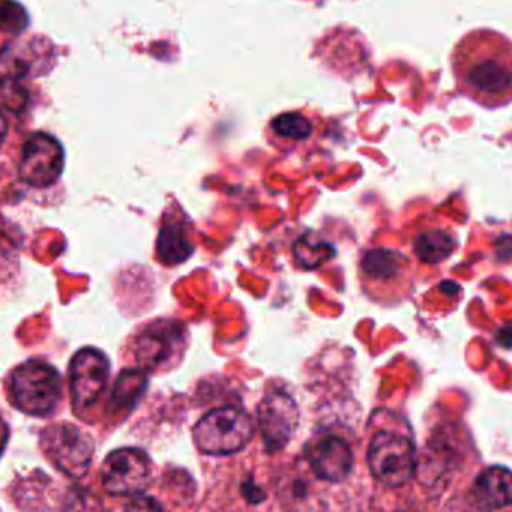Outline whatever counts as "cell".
I'll use <instances>...</instances> for the list:
<instances>
[{"mask_svg":"<svg viewBox=\"0 0 512 512\" xmlns=\"http://www.w3.org/2000/svg\"><path fill=\"white\" fill-rule=\"evenodd\" d=\"M12 403L20 411L35 417H44L56 409L62 396L59 372L44 361L30 360L12 372Z\"/></svg>","mask_w":512,"mask_h":512,"instance_id":"obj_2","label":"cell"},{"mask_svg":"<svg viewBox=\"0 0 512 512\" xmlns=\"http://www.w3.org/2000/svg\"><path fill=\"white\" fill-rule=\"evenodd\" d=\"M256 415L265 450L271 454L283 450L289 444L300 423L297 403L285 393L264 397Z\"/></svg>","mask_w":512,"mask_h":512,"instance_id":"obj_10","label":"cell"},{"mask_svg":"<svg viewBox=\"0 0 512 512\" xmlns=\"http://www.w3.org/2000/svg\"><path fill=\"white\" fill-rule=\"evenodd\" d=\"M361 271L394 301L405 298L414 286L411 261L394 249H370L361 258Z\"/></svg>","mask_w":512,"mask_h":512,"instance_id":"obj_8","label":"cell"},{"mask_svg":"<svg viewBox=\"0 0 512 512\" xmlns=\"http://www.w3.org/2000/svg\"><path fill=\"white\" fill-rule=\"evenodd\" d=\"M26 24V12L17 3L6 2L0 5V27L11 32H20Z\"/></svg>","mask_w":512,"mask_h":512,"instance_id":"obj_21","label":"cell"},{"mask_svg":"<svg viewBox=\"0 0 512 512\" xmlns=\"http://www.w3.org/2000/svg\"><path fill=\"white\" fill-rule=\"evenodd\" d=\"M242 493L251 504H259V502L264 501L265 498V493L262 492L256 484L252 483V481L242 484Z\"/></svg>","mask_w":512,"mask_h":512,"instance_id":"obj_23","label":"cell"},{"mask_svg":"<svg viewBox=\"0 0 512 512\" xmlns=\"http://www.w3.org/2000/svg\"><path fill=\"white\" fill-rule=\"evenodd\" d=\"M41 445L45 456L68 477H84L92 465L93 439L72 424H56L45 429Z\"/></svg>","mask_w":512,"mask_h":512,"instance_id":"obj_5","label":"cell"},{"mask_svg":"<svg viewBox=\"0 0 512 512\" xmlns=\"http://www.w3.org/2000/svg\"><path fill=\"white\" fill-rule=\"evenodd\" d=\"M27 101V93L17 80H0V102L8 110L20 111Z\"/></svg>","mask_w":512,"mask_h":512,"instance_id":"obj_20","label":"cell"},{"mask_svg":"<svg viewBox=\"0 0 512 512\" xmlns=\"http://www.w3.org/2000/svg\"><path fill=\"white\" fill-rule=\"evenodd\" d=\"M63 512H102L101 502L84 489H72L66 495Z\"/></svg>","mask_w":512,"mask_h":512,"instance_id":"obj_19","label":"cell"},{"mask_svg":"<svg viewBox=\"0 0 512 512\" xmlns=\"http://www.w3.org/2000/svg\"><path fill=\"white\" fill-rule=\"evenodd\" d=\"M147 387L146 373L141 370H125L117 379L111 396V406L114 411H129L137 405Z\"/></svg>","mask_w":512,"mask_h":512,"instance_id":"obj_17","label":"cell"},{"mask_svg":"<svg viewBox=\"0 0 512 512\" xmlns=\"http://www.w3.org/2000/svg\"><path fill=\"white\" fill-rule=\"evenodd\" d=\"M14 255V245L8 234L0 228V262L8 261Z\"/></svg>","mask_w":512,"mask_h":512,"instance_id":"obj_24","label":"cell"},{"mask_svg":"<svg viewBox=\"0 0 512 512\" xmlns=\"http://www.w3.org/2000/svg\"><path fill=\"white\" fill-rule=\"evenodd\" d=\"M125 512H165L164 508L150 496L137 495L128 505Z\"/></svg>","mask_w":512,"mask_h":512,"instance_id":"obj_22","label":"cell"},{"mask_svg":"<svg viewBox=\"0 0 512 512\" xmlns=\"http://www.w3.org/2000/svg\"><path fill=\"white\" fill-rule=\"evenodd\" d=\"M65 153L62 144L47 134H35L24 144L21 152V180L33 188H48L62 176Z\"/></svg>","mask_w":512,"mask_h":512,"instance_id":"obj_7","label":"cell"},{"mask_svg":"<svg viewBox=\"0 0 512 512\" xmlns=\"http://www.w3.org/2000/svg\"><path fill=\"white\" fill-rule=\"evenodd\" d=\"M185 345V328L176 322H156L137 340L135 357L144 369H159L170 363Z\"/></svg>","mask_w":512,"mask_h":512,"instance_id":"obj_13","label":"cell"},{"mask_svg":"<svg viewBox=\"0 0 512 512\" xmlns=\"http://www.w3.org/2000/svg\"><path fill=\"white\" fill-rule=\"evenodd\" d=\"M194 252L185 227L179 222H167L159 231L158 255L164 264L177 265L189 258Z\"/></svg>","mask_w":512,"mask_h":512,"instance_id":"obj_16","label":"cell"},{"mask_svg":"<svg viewBox=\"0 0 512 512\" xmlns=\"http://www.w3.org/2000/svg\"><path fill=\"white\" fill-rule=\"evenodd\" d=\"M271 128L279 137L295 141L306 140L313 129L312 123L303 114L298 113L280 114L271 123Z\"/></svg>","mask_w":512,"mask_h":512,"instance_id":"obj_18","label":"cell"},{"mask_svg":"<svg viewBox=\"0 0 512 512\" xmlns=\"http://www.w3.org/2000/svg\"><path fill=\"white\" fill-rule=\"evenodd\" d=\"M472 498L483 511L499 510L512 504V472L495 466L475 480Z\"/></svg>","mask_w":512,"mask_h":512,"instance_id":"obj_14","label":"cell"},{"mask_svg":"<svg viewBox=\"0 0 512 512\" xmlns=\"http://www.w3.org/2000/svg\"><path fill=\"white\" fill-rule=\"evenodd\" d=\"M150 460L140 448H119L108 454L101 469L102 486L113 496H137L150 481Z\"/></svg>","mask_w":512,"mask_h":512,"instance_id":"obj_6","label":"cell"},{"mask_svg":"<svg viewBox=\"0 0 512 512\" xmlns=\"http://www.w3.org/2000/svg\"><path fill=\"white\" fill-rule=\"evenodd\" d=\"M254 424L251 417L234 406L213 409L204 415L194 429V441L201 453L230 456L251 442Z\"/></svg>","mask_w":512,"mask_h":512,"instance_id":"obj_3","label":"cell"},{"mask_svg":"<svg viewBox=\"0 0 512 512\" xmlns=\"http://www.w3.org/2000/svg\"><path fill=\"white\" fill-rule=\"evenodd\" d=\"M306 459L319 480L340 483L351 474L354 454L348 442L336 435L319 436L306 447Z\"/></svg>","mask_w":512,"mask_h":512,"instance_id":"obj_12","label":"cell"},{"mask_svg":"<svg viewBox=\"0 0 512 512\" xmlns=\"http://www.w3.org/2000/svg\"><path fill=\"white\" fill-rule=\"evenodd\" d=\"M6 134H8V122H6L5 117L0 114V146H2Z\"/></svg>","mask_w":512,"mask_h":512,"instance_id":"obj_26","label":"cell"},{"mask_svg":"<svg viewBox=\"0 0 512 512\" xmlns=\"http://www.w3.org/2000/svg\"><path fill=\"white\" fill-rule=\"evenodd\" d=\"M457 90L490 110L512 102V41L504 33L477 29L463 36L451 56Z\"/></svg>","mask_w":512,"mask_h":512,"instance_id":"obj_1","label":"cell"},{"mask_svg":"<svg viewBox=\"0 0 512 512\" xmlns=\"http://www.w3.org/2000/svg\"><path fill=\"white\" fill-rule=\"evenodd\" d=\"M110 363L98 349L78 351L69 366V385L77 409L92 408L107 387Z\"/></svg>","mask_w":512,"mask_h":512,"instance_id":"obj_9","label":"cell"},{"mask_svg":"<svg viewBox=\"0 0 512 512\" xmlns=\"http://www.w3.org/2000/svg\"><path fill=\"white\" fill-rule=\"evenodd\" d=\"M373 477L387 487H402L414 478L417 457L411 439L396 432L376 433L369 447Z\"/></svg>","mask_w":512,"mask_h":512,"instance_id":"obj_4","label":"cell"},{"mask_svg":"<svg viewBox=\"0 0 512 512\" xmlns=\"http://www.w3.org/2000/svg\"><path fill=\"white\" fill-rule=\"evenodd\" d=\"M457 237L453 231L442 227H426L415 234L412 249L424 264H441L457 251Z\"/></svg>","mask_w":512,"mask_h":512,"instance_id":"obj_15","label":"cell"},{"mask_svg":"<svg viewBox=\"0 0 512 512\" xmlns=\"http://www.w3.org/2000/svg\"><path fill=\"white\" fill-rule=\"evenodd\" d=\"M8 427L0 420V454H2L3 448H5L6 441H8Z\"/></svg>","mask_w":512,"mask_h":512,"instance_id":"obj_25","label":"cell"},{"mask_svg":"<svg viewBox=\"0 0 512 512\" xmlns=\"http://www.w3.org/2000/svg\"><path fill=\"white\" fill-rule=\"evenodd\" d=\"M53 45L45 38L18 39L0 51V80H21L53 65Z\"/></svg>","mask_w":512,"mask_h":512,"instance_id":"obj_11","label":"cell"}]
</instances>
